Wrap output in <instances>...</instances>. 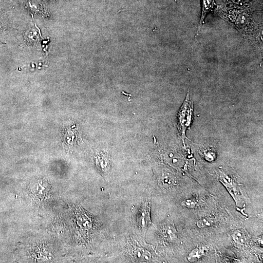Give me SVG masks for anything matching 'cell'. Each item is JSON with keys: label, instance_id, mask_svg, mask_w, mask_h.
Masks as SVG:
<instances>
[{"label": "cell", "instance_id": "11", "mask_svg": "<svg viewBox=\"0 0 263 263\" xmlns=\"http://www.w3.org/2000/svg\"><path fill=\"white\" fill-rule=\"evenodd\" d=\"M226 3L232 8L246 9L250 5L252 0H226Z\"/></svg>", "mask_w": 263, "mask_h": 263}, {"label": "cell", "instance_id": "1", "mask_svg": "<svg viewBox=\"0 0 263 263\" xmlns=\"http://www.w3.org/2000/svg\"><path fill=\"white\" fill-rule=\"evenodd\" d=\"M220 14L250 41L255 44L262 43L261 26H258L247 10L231 8L227 10H221Z\"/></svg>", "mask_w": 263, "mask_h": 263}, {"label": "cell", "instance_id": "5", "mask_svg": "<svg viewBox=\"0 0 263 263\" xmlns=\"http://www.w3.org/2000/svg\"><path fill=\"white\" fill-rule=\"evenodd\" d=\"M161 232L164 239L171 242L177 238V232L173 222L169 221L162 225Z\"/></svg>", "mask_w": 263, "mask_h": 263}, {"label": "cell", "instance_id": "10", "mask_svg": "<svg viewBox=\"0 0 263 263\" xmlns=\"http://www.w3.org/2000/svg\"><path fill=\"white\" fill-rule=\"evenodd\" d=\"M216 223L215 217L206 216L199 219L196 222V225L199 228H205L213 226Z\"/></svg>", "mask_w": 263, "mask_h": 263}, {"label": "cell", "instance_id": "12", "mask_svg": "<svg viewBox=\"0 0 263 263\" xmlns=\"http://www.w3.org/2000/svg\"><path fill=\"white\" fill-rule=\"evenodd\" d=\"M198 204V202L196 199L194 198H188L185 199L182 202V205L188 208H194L196 207Z\"/></svg>", "mask_w": 263, "mask_h": 263}, {"label": "cell", "instance_id": "8", "mask_svg": "<svg viewBox=\"0 0 263 263\" xmlns=\"http://www.w3.org/2000/svg\"><path fill=\"white\" fill-rule=\"evenodd\" d=\"M133 254L137 260L142 262H147L152 259L151 252L147 249L139 247H137L133 252Z\"/></svg>", "mask_w": 263, "mask_h": 263}, {"label": "cell", "instance_id": "7", "mask_svg": "<svg viewBox=\"0 0 263 263\" xmlns=\"http://www.w3.org/2000/svg\"><path fill=\"white\" fill-rule=\"evenodd\" d=\"M207 250V248L205 246L195 247L189 253L187 256V259L190 262L197 261L205 255Z\"/></svg>", "mask_w": 263, "mask_h": 263}, {"label": "cell", "instance_id": "15", "mask_svg": "<svg viewBox=\"0 0 263 263\" xmlns=\"http://www.w3.org/2000/svg\"></svg>", "mask_w": 263, "mask_h": 263}, {"label": "cell", "instance_id": "13", "mask_svg": "<svg viewBox=\"0 0 263 263\" xmlns=\"http://www.w3.org/2000/svg\"><path fill=\"white\" fill-rule=\"evenodd\" d=\"M161 184L165 188H171L175 185V182L171 177L165 176L162 178Z\"/></svg>", "mask_w": 263, "mask_h": 263}, {"label": "cell", "instance_id": "14", "mask_svg": "<svg viewBox=\"0 0 263 263\" xmlns=\"http://www.w3.org/2000/svg\"><path fill=\"white\" fill-rule=\"evenodd\" d=\"M204 155L206 160L208 161H212L215 158V153L210 150H206L204 153Z\"/></svg>", "mask_w": 263, "mask_h": 263}, {"label": "cell", "instance_id": "9", "mask_svg": "<svg viewBox=\"0 0 263 263\" xmlns=\"http://www.w3.org/2000/svg\"><path fill=\"white\" fill-rule=\"evenodd\" d=\"M233 241L239 245H244L247 243L248 237L245 232L242 229H237L232 235Z\"/></svg>", "mask_w": 263, "mask_h": 263}, {"label": "cell", "instance_id": "2", "mask_svg": "<svg viewBox=\"0 0 263 263\" xmlns=\"http://www.w3.org/2000/svg\"><path fill=\"white\" fill-rule=\"evenodd\" d=\"M220 181L233 197L237 207H242L243 202L242 193L234 180L228 174L221 172Z\"/></svg>", "mask_w": 263, "mask_h": 263}, {"label": "cell", "instance_id": "3", "mask_svg": "<svg viewBox=\"0 0 263 263\" xmlns=\"http://www.w3.org/2000/svg\"><path fill=\"white\" fill-rule=\"evenodd\" d=\"M191 99L188 92L186 99L179 113V127L182 135H184L187 127L189 126L192 114Z\"/></svg>", "mask_w": 263, "mask_h": 263}, {"label": "cell", "instance_id": "6", "mask_svg": "<svg viewBox=\"0 0 263 263\" xmlns=\"http://www.w3.org/2000/svg\"><path fill=\"white\" fill-rule=\"evenodd\" d=\"M202 8L201 19L198 25L196 37L198 35L200 28L204 23L207 14L214 9L215 6V0H202Z\"/></svg>", "mask_w": 263, "mask_h": 263}, {"label": "cell", "instance_id": "4", "mask_svg": "<svg viewBox=\"0 0 263 263\" xmlns=\"http://www.w3.org/2000/svg\"><path fill=\"white\" fill-rule=\"evenodd\" d=\"M150 201H146L138 213L137 222L139 226L143 230H146L151 225L150 220Z\"/></svg>", "mask_w": 263, "mask_h": 263}]
</instances>
